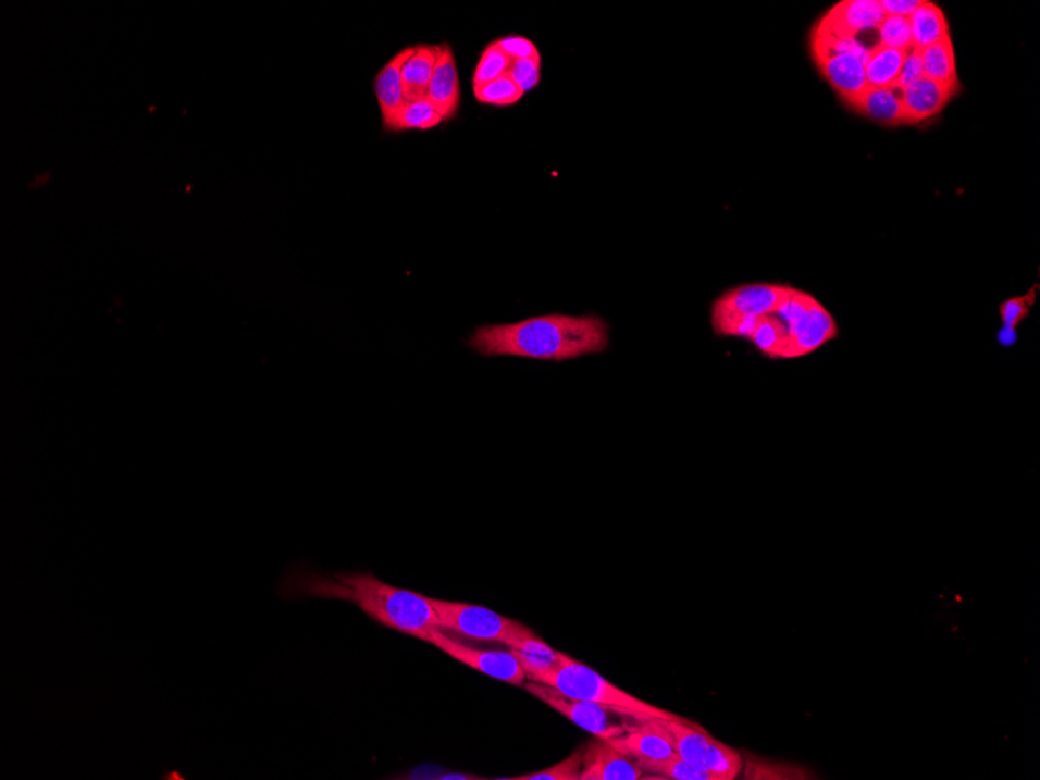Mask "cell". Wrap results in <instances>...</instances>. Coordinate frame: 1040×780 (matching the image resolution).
<instances>
[{"mask_svg":"<svg viewBox=\"0 0 1040 780\" xmlns=\"http://www.w3.org/2000/svg\"><path fill=\"white\" fill-rule=\"evenodd\" d=\"M468 346L483 357L566 362L605 352L609 348V326L595 315L552 313L519 323L479 326L468 338Z\"/></svg>","mask_w":1040,"mask_h":780,"instance_id":"obj_1","label":"cell"},{"mask_svg":"<svg viewBox=\"0 0 1040 780\" xmlns=\"http://www.w3.org/2000/svg\"><path fill=\"white\" fill-rule=\"evenodd\" d=\"M283 591L288 597L352 603L375 622L421 641H425L430 631L438 628L430 598L408 589L389 586L371 573L321 575L312 570H295L285 578Z\"/></svg>","mask_w":1040,"mask_h":780,"instance_id":"obj_2","label":"cell"},{"mask_svg":"<svg viewBox=\"0 0 1040 780\" xmlns=\"http://www.w3.org/2000/svg\"><path fill=\"white\" fill-rule=\"evenodd\" d=\"M533 682L550 685V688L558 690L569 698L617 707V709L628 710V713L642 715V717L663 718V720H679V718H682L677 714L668 713V710L645 703L644 699L635 698L634 695L617 688L597 671L592 670L586 664L578 663L565 653H561V657H559L558 667Z\"/></svg>","mask_w":1040,"mask_h":780,"instance_id":"obj_3","label":"cell"},{"mask_svg":"<svg viewBox=\"0 0 1040 780\" xmlns=\"http://www.w3.org/2000/svg\"><path fill=\"white\" fill-rule=\"evenodd\" d=\"M868 49L858 38L835 34L818 24L812 32V53L816 66L846 103L857 99L868 88L865 75Z\"/></svg>","mask_w":1040,"mask_h":780,"instance_id":"obj_4","label":"cell"},{"mask_svg":"<svg viewBox=\"0 0 1040 780\" xmlns=\"http://www.w3.org/2000/svg\"><path fill=\"white\" fill-rule=\"evenodd\" d=\"M523 688L530 695L536 696L537 699L547 704L556 713L561 714L567 720L572 721L578 728L584 729L589 734L603 740L617 739V736L627 732L628 723H620V721H616L617 718L642 717V715L631 714L628 710L617 709V707L569 698L558 690L550 688V685L540 684V682L530 681Z\"/></svg>","mask_w":1040,"mask_h":780,"instance_id":"obj_5","label":"cell"},{"mask_svg":"<svg viewBox=\"0 0 1040 780\" xmlns=\"http://www.w3.org/2000/svg\"><path fill=\"white\" fill-rule=\"evenodd\" d=\"M430 605L436 614L439 630L474 641L504 644L519 624L516 620L507 619L483 606L436 598H430Z\"/></svg>","mask_w":1040,"mask_h":780,"instance_id":"obj_6","label":"cell"},{"mask_svg":"<svg viewBox=\"0 0 1040 780\" xmlns=\"http://www.w3.org/2000/svg\"><path fill=\"white\" fill-rule=\"evenodd\" d=\"M792 288L790 285L764 283L739 285L725 292L718 296L710 312L715 334L723 337L726 329L745 318L771 315Z\"/></svg>","mask_w":1040,"mask_h":780,"instance_id":"obj_7","label":"cell"},{"mask_svg":"<svg viewBox=\"0 0 1040 780\" xmlns=\"http://www.w3.org/2000/svg\"><path fill=\"white\" fill-rule=\"evenodd\" d=\"M424 642L435 645L436 648L454 657L458 663L474 668V670L486 674V677L508 682V684L511 685H518V688L525 685V671H523L522 666H520L518 657L512 655L511 649H508V652L490 649V652H487V649L472 648V646L455 641L450 635L443 633L439 628L430 631Z\"/></svg>","mask_w":1040,"mask_h":780,"instance_id":"obj_8","label":"cell"},{"mask_svg":"<svg viewBox=\"0 0 1040 780\" xmlns=\"http://www.w3.org/2000/svg\"><path fill=\"white\" fill-rule=\"evenodd\" d=\"M838 335L832 313L818 299L787 329V345L782 359H797L818 351Z\"/></svg>","mask_w":1040,"mask_h":780,"instance_id":"obj_9","label":"cell"},{"mask_svg":"<svg viewBox=\"0 0 1040 780\" xmlns=\"http://www.w3.org/2000/svg\"><path fill=\"white\" fill-rule=\"evenodd\" d=\"M606 742L635 760H664L674 754L671 734L663 718L634 717L623 735Z\"/></svg>","mask_w":1040,"mask_h":780,"instance_id":"obj_10","label":"cell"},{"mask_svg":"<svg viewBox=\"0 0 1040 780\" xmlns=\"http://www.w3.org/2000/svg\"><path fill=\"white\" fill-rule=\"evenodd\" d=\"M644 772L633 757L595 736L583 747V769L580 780H639Z\"/></svg>","mask_w":1040,"mask_h":780,"instance_id":"obj_11","label":"cell"},{"mask_svg":"<svg viewBox=\"0 0 1040 780\" xmlns=\"http://www.w3.org/2000/svg\"><path fill=\"white\" fill-rule=\"evenodd\" d=\"M958 86L942 85L930 78H919L901 92L904 125L923 124L942 113Z\"/></svg>","mask_w":1040,"mask_h":780,"instance_id":"obj_12","label":"cell"},{"mask_svg":"<svg viewBox=\"0 0 1040 780\" xmlns=\"http://www.w3.org/2000/svg\"><path fill=\"white\" fill-rule=\"evenodd\" d=\"M887 16L879 0H844L837 3L818 25L835 34L857 38L865 32H877Z\"/></svg>","mask_w":1040,"mask_h":780,"instance_id":"obj_13","label":"cell"},{"mask_svg":"<svg viewBox=\"0 0 1040 780\" xmlns=\"http://www.w3.org/2000/svg\"><path fill=\"white\" fill-rule=\"evenodd\" d=\"M433 107L443 115L444 122L453 121L460 111L461 88L458 75L457 60L453 47L443 42L439 45V55L430 82L428 96Z\"/></svg>","mask_w":1040,"mask_h":780,"instance_id":"obj_14","label":"cell"},{"mask_svg":"<svg viewBox=\"0 0 1040 780\" xmlns=\"http://www.w3.org/2000/svg\"><path fill=\"white\" fill-rule=\"evenodd\" d=\"M504 644L511 649L512 655L518 657L529 681H536L537 678L554 670L558 667L559 657H561V653L555 652L540 635L534 634L522 623H519L518 628L508 635Z\"/></svg>","mask_w":1040,"mask_h":780,"instance_id":"obj_15","label":"cell"},{"mask_svg":"<svg viewBox=\"0 0 1040 780\" xmlns=\"http://www.w3.org/2000/svg\"><path fill=\"white\" fill-rule=\"evenodd\" d=\"M414 46L397 52L374 78V92L381 110L382 125L385 129L393 124L396 115L406 104L403 92V67L408 58L413 55Z\"/></svg>","mask_w":1040,"mask_h":780,"instance_id":"obj_16","label":"cell"},{"mask_svg":"<svg viewBox=\"0 0 1040 780\" xmlns=\"http://www.w3.org/2000/svg\"><path fill=\"white\" fill-rule=\"evenodd\" d=\"M858 114L871 119L884 126L904 125L901 91L895 88H872L868 86L857 99L847 103Z\"/></svg>","mask_w":1040,"mask_h":780,"instance_id":"obj_17","label":"cell"},{"mask_svg":"<svg viewBox=\"0 0 1040 780\" xmlns=\"http://www.w3.org/2000/svg\"><path fill=\"white\" fill-rule=\"evenodd\" d=\"M438 55L439 45L414 46L413 55L408 58L403 67V92L406 102H413L428 96Z\"/></svg>","mask_w":1040,"mask_h":780,"instance_id":"obj_18","label":"cell"},{"mask_svg":"<svg viewBox=\"0 0 1040 780\" xmlns=\"http://www.w3.org/2000/svg\"><path fill=\"white\" fill-rule=\"evenodd\" d=\"M673 742L674 754L684 758L692 767L704 769V753L707 743L713 739L702 726L690 723L685 718L679 720H664Z\"/></svg>","mask_w":1040,"mask_h":780,"instance_id":"obj_19","label":"cell"},{"mask_svg":"<svg viewBox=\"0 0 1040 780\" xmlns=\"http://www.w3.org/2000/svg\"><path fill=\"white\" fill-rule=\"evenodd\" d=\"M906 52L891 49V47L876 45L869 47L868 55L865 60L866 83L872 88H894L902 66H904Z\"/></svg>","mask_w":1040,"mask_h":780,"instance_id":"obj_20","label":"cell"},{"mask_svg":"<svg viewBox=\"0 0 1040 780\" xmlns=\"http://www.w3.org/2000/svg\"><path fill=\"white\" fill-rule=\"evenodd\" d=\"M908 20L909 27H912L913 47H916V49H926V47L937 45V42L950 36L948 17H945L941 7L934 2L920 0L916 12Z\"/></svg>","mask_w":1040,"mask_h":780,"instance_id":"obj_21","label":"cell"},{"mask_svg":"<svg viewBox=\"0 0 1040 780\" xmlns=\"http://www.w3.org/2000/svg\"><path fill=\"white\" fill-rule=\"evenodd\" d=\"M919 52L920 60H923L924 77L942 83V85L959 86L952 36L942 39L937 45L920 49Z\"/></svg>","mask_w":1040,"mask_h":780,"instance_id":"obj_22","label":"cell"},{"mask_svg":"<svg viewBox=\"0 0 1040 780\" xmlns=\"http://www.w3.org/2000/svg\"><path fill=\"white\" fill-rule=\"evenodd\" d=\"M443 122V115L439 114L432 102L424 97V99L413 100V102L404 104L403 110L399 111V114L396 115L395 121H393V124L388 126L386 132H410V129L428 132V129H433L442 125Z\"/></svg>","mask_w":1040,"mask_h":780,"instance_id":"obj_23","label":"cell"},{"mask_svg":"<svg viewBox=\"0 0 1040 780\" xmlns=\"http://www.w3.org/2000/svg\"><path fill=\"white\" fill-rule=\"evenodd\" d=\"M747 342L753 343L762 356L769 359H782L787 345V326L775 313L758 318L756 327L747 337Z\"/></svg>","mask_w":1040,"mask_h":780,"instance_id":"obj_24","label":"cell"},{"mask_svg":"<svg viewBox=\"0 0 1040 780\" xmlns=\"http://www.w3.org/2000/svg\"><path fill=\"white\" fill-rule=\"evenodd\" d=\"M704 769L713 780H734L743 769V758L734 747L710 739L704 753Z\"/></svg>","mask_w":1040,"mask_h":780,"instance_id":"obj_25","label":"cell"},{"mask_svg":"<svg viewBox=\"0 0 1040 780\" xmlns=\"http://www.w3.org/2000/svg\"><path fill=\"white\" fill-rule=\"evenodd\" d=\"M635 764L645 772L644 779L713 780L709 772L692 767L678 754L664 760H635Z\"/></svg>","mask_w":1040,"mask_h":780,"instance_id":"obj_26","label":"cell"},{"mask_svg":"<svg viewBox=\"0 0 1040 780\" xmlns=\"http://www.w3.org/2000/svg\"><path fill=\"white\" fill-rule=\"evenodd\" d=\"M743 768H746V779H810V772L807 769L794 767L792 764H782V762L765 760L757 756L747 754L746 762H743Z\"/></svg>","mask_w":1040,"mask_h":780,"instance_id":"obj_27","label":"cell"},{"mask_svg":"<svg viewBox=\"0 0 1040 780\" xmlns=\"http://www.w3.org/2000/svg\"><path fill=\"white\" fill-rule=\"evenodd\" d=\"M512 61L496 46V42H490L480 55L476 63L474 75H472V85L474 88L494 82V79L508 75Z\"/></svg>","mask_w":1040,"mask_h":780,"instance_id":"obj_28","label":"cell"},{"mask_svg":"<svg viewBox=\"0 0 1040 780\" xmlns=\"http://www.w3.org/2000/svg\"><path fill=\"white\" fill-rule=\"evenodd\" d=\"M476 102L491 104V107H512L523 99L525 94L512 82L508 75L486 83V85L474 88Z\"/></svg>","mask_w":1040,"mask_h":780,"instance_id":"obj_29","label":"cell"},{"mask_svg":"<svg viewBox=\"0 0 1040 780\" xmlns=\"http://www.w3.org/2000/svg\"><path fill=\"white\" fill-rule=\"evenodd\" d=\"M879 45L908 52L913 47L912 27L908 17L884 16L877 28Z\"/></svg>","mask_w":1040,"mask_h":780,"instance_id":"obj_30","label":"cell"},{"mask_svg":"<svg viewBox=\"0 0 1040 780\" xmlns=\"http://www.w3.org/2000/svg\"><path fill=\"white\" fill-rule=\"evenodd\" d=\"M581 769H583V747L570 754L565 760L554 765V767L541 769V771L530 772V775L511 778L515 780H580Z\"/></svg>","mask_w":1040,"mask_h":780,"instance_id":"obj_31","label":"cell"},{"mask_svg":"<svg viewBox=\"0 0 1040 780\" xmlns=\"http://www.w3.org/2000/svg\"><path fill=\"white\" fill-rule=\"evenodd\" d=\"M1035 290H1029V294L1025 296H1017V298L1006 299L1002 306H1000V317H1002L1003 329L1005 331L1016 332V327L1025 318L1029 315V309H1031L1032 302H1035Z\"/></svg>","mask_w":1040,"mask_h":780,"instance_id":"obj_32","label":"cell"},{"mask_svg":"<svg viewBox=\"0 0 1040 780\" xmlns=\"http://www.w3.org/2000/svg\"><path fill=\"white\" fill-rule=\"evenodd\" d=\"M541 66H543V60L512 61L508 77L522 89L523 94H527L533 91L540 85Z\"/></svg>","mask_w":1040,"mask_h":780,"instance_id":"obj_33","label":"cell"},{"mask_svg":"<svg viewBox=\"0 0 1040 780\" xmlns=\"http://www.w3.org/2000/svg\"><path fill=\"white\" fill-rule=\"evenodd\" d=\"M494 42H496L498 49L511 61L543 60L540 49H537L532 39L523 38V36H504V38H498Z\"/></svg>","mask_w":1040,"mask_h":780,"instance_id":"obj_34","label":"cell"},{"mask_svg":"<svg viewBox=\"0 0 1040 780\" xmlns=\"http://www.w3.org/2000/svg\"><path fill=\"white\" fill-rule=\"evenodd\" d=\"M923 77V60H920L919 49L912 47V49L906 52L904 66H902L901 75H899L894 88L902 92L908 88L909 85H913V83Z\"/></svg>","mask_w":1040,"mask_h":780,"instance_id":"obj_35","label":"cell"},{"mask_svg":"<svg viewBox=\"0 0 1040 780\" xmlns=\"http://www.w3.org/2000/svg\"><path fill=\"white\" fill-rule=\"evenodd\" d=\"M880 3L887 16L909 17L916 12L920 0H882Z\"/></svg>","mask_w":1040,"mask_h":780,"instance_id":"obj_36","label":"cell"}]
</instances>
